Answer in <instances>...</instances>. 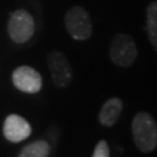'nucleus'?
I'll use <instances>...</instances> for the list:
<instances>
[{"label": "nucleus", "instance_id": "obj_8", "mask_svg": "<svg viewBox=\"0 0 157 157\" xmlns=\"http://www.w3.org/2000/svg\"><path fill=\"white\" fill-rule=\"evenodd\" d=\"M124 109V102L120 98H111L102 105L99 112V122L105 127H112L117 124Z\"/></svg>", "mask_w": 157, "mask_h": 157}, {"label": "nucleus", "instance_id": "obj_1", "mask_svg": "<svg viewBox=\"0 0 157 157\" xmlns=\"http://www.w3.org/2000/svg\"><path fill=\"white\" fill-rule=\"evenodd\" d=\"M133 137L137 149L142 152H151L157 147V124L151 114L140 112L132 122Z\"/></svg>", "mask_w": 157, "mask_h": 157}, {"label": "nucleus", "instance_id": "obj_11", "mask_svg": "<svg viewBox=\"0 0 157 157\" xmlns=\"http://www.w3.org/2000/svg\"><path fill=\"white\" fill-rule=\"evenodd\" d=\"M92 157H109V147L105 140H101L97 143Z\"/></svg>", "mask_w": 157, "mask_h": 157}, {"label": "nucleus", "instance_id": "obj_2", "mask_svg": "<svg viewBox=\"0 0 157 157\" xmlns=\"http://www.w3.org/2000/svg\"><path fill=\"white\" fill-rule=\"evenodd\" d=\"M139 51L132 35L124 33H117L113 36L109 47V58L115 65L121 67H129L137 58Z\"/></svg>", "mask_w": 157, "mask_h": 157}, {"label": "nucleus", "instance_id": "obj_3", "mask_svg": "<svg viewBox=\"0 0 157 157\" xmlns=\"http://www.w3.org/2000/svg\"><path fill=\"white\" fill-rule=\"evenodd\" d=\"M64 25L69 35L77 41H86L93 33L90 14L80 6H73L67 10L64 17Z\"/></svg>", "mask_w": 157, "mask_h": 157}, {"label": "nucleus", "instance_id": "obj_10", "mask_svg": "<svg viewBox=\"0 0 157 157\" xmlns=\"http://www.w3.org/2000/svg\"><path fill=\"white\" fill-rule=\"evenodd\" d=\"M50 154V146L47 141H35L20 150L17 157H48Z\"/></svg>", "mask_w": 157, "mask_h": 157}, {"label": "nucleus", "instance_id": "obj_5", "mask_svg": "<svg viewBox=\"0 0 157 157\" xmlns=\"http://www.w3.org/2000/svg\"><path fill=\"white\" fill-rule=\"evenodd\" d=\"M47 62L54 85L58 89L67 87L72 80V69L67 56L62 51L54 50L49 52Z\"/></svg>", "mask_w": 157, "mask_h": 157}, {"label": "nucleus", "instance_id": "obj_4", "mask_svg": "<svg viewBox=\"0 0 157 157\" xmlns=\"http://www.w3.org/2000/svg\"><path fill=\"white\" fill-rule=\"evenodd\" d=\"M7 33L14 43L23 44L28 42L35 33V20L33 15L22 8L11 13L7 22Z\"/></svg>", "mask_w": 157, "mask_h": 157}, {"label": "nucleus", "instance_id": "obj_7", "mask_svg": "<svg viewBox=\"0 0 157 157\" xmlns=\"http://www.w3.org/2000/svg\"><path fill=\"white\" fill-rule=\"evenodd\" d=\"M2 133L7 141L12 143H19L30 136L32 127L25 118L17 114H10L4 121Z\"/></svg>", "mask_w": 157, "mask_h": 157}, {"label": "nucleus", "instance_id": "obj_9", "mask_svg": "<svg viewBox=\"0 0 157 157\" xmlns=\"http://www.w3.org/2000/svg\"><path fill=\"white\" fill-rule=\"evenodd\" d=\"M146 29L149 41L157 50V0L151 1L147 7Z\"/></svg>", "mask_w": 157, "mask_h": 157}, {"label": "nucleus", "instance_id": "obj_6", "mask_svg": "<svg viewBox=\"0 0 157 157\" xmlns=\"http://www.w3.org/2000/svg\"><path fill=\"white\" fill-rule=\"evenodd\" d=\"M12 83L23 93L35 94L42 89L41 73L29 65H21L12 73Z\"/></svg>", "mask_w": 157, "mask_h": 157}]
</instances>
